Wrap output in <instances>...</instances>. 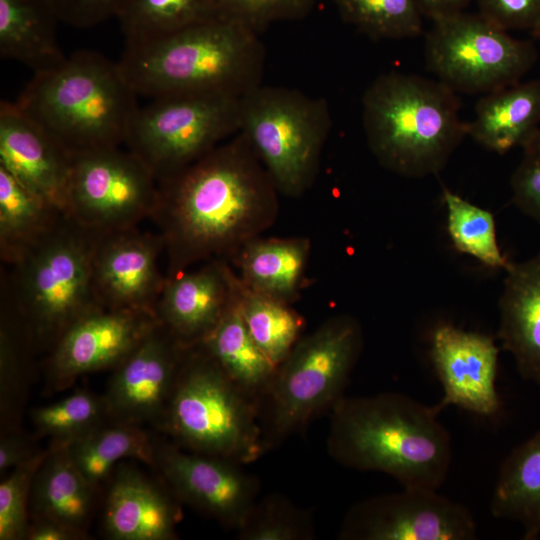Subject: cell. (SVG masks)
Here are the masks:
<instances>
[{
  "label": "cell",
  "instance_id": "cell-1",
  "mask_svg": "<svg viewBox=\"0 0 540 540\" xmlns=\"http://www.w3.org/2000/svg\"><path fill=\"white\" fill-rule=\"evenodd\" d=\"M278 194L239 132L160 181L152 217L168 256L167 277L202 260L233 256L274 222Z\"/></svg>",
  "mask_w": 540,
  "mask_h": 540
},
{
  "label": "cell",
  "instance_id": "cell-2",
  "mask_svg": "<svg viewBox=\"0 0 540 540\" xmlns=\"http://www.w3.org/2000/svg\"><path fill=\"white\" fill-rule=\"evenodd\" d=\"M440 412L397 392L343 395L330 409L328 453L344 467L387 474L403 488L438 490L452 460Z\"/></svg>",
  "mask_w": 540,
  "mask_h": 540
},
{
  "label": "cell",
  "instance_id": "cell-3",
  "mask_svg": "<svg viewBox=\"0 0 540 540\" xmlns=\"http://www.w3.org/2000/svg\"><path fill=\"white\" fill-rule=\"evenodd\" d=\"M260 35L216 16L163 37L125 45L120 68L138 96L187 93L242 96L262 84Z\"/></svg>",
  "mask_w": 540,
  "mask_h": 540
},
{
  "label": "cell",
  "instance_id": "cell-4",
  "mask_svg": "<svg viewBox=\"0 0 540 540\" xmlns=\"http://www.w3.org/2000/svg\"><path fill=\"white\" fill-rule=\"evenodd\" d=\"M456 92L439 80L389 72L362 98L368 147L385 169L408 178L437 174L467 136Z\"/></svg>",
  "mask_w": 540,
  "mask_h": 540
},
{
  "label": "cell",
  "instance_id": "cell-5",
  "mask_svg": "<svg viewBox=\"0 0 540 540\" xmlns=\"http://www.w3.org/2000/svg\"><path fill=\"white\" fill-rule=\"evenodd\" d=\"M137 97L119 62L82 50L35 72L15 102L72 154L125 143Z\"/></svg>",
  "mask_w": 540,
  "mask_h": 540
},
{
  "label": "cell",
  "instance_id": "cell-6",
  "mask_svg": "<svg viewBox=\"0 0 540 540\" xmlns=\"http://www.w3.org/2000/svg\"><path fill=\"white\" fill-rule=\"evenodd\" d=\"M162 424L189 451L238 464L267 450L259 397L234 383L198 345L185 351Z\"/></svg>",
  "mask_w": 540,
  "mask_h": 540
},
{
  "label": "cell",
  "instance_id": "cell-7",
  "mask_svg": "<svg viewBox=\"0 0 540 540\" xmlns=\"http://www.w3.org/2000/svg\"><path fill=\"white\" fill-rule=\"evenodd\" d=\"M363 346L359 322L331 317L300 338L259 397L266 449L300 431L343 396Z\"/></svg>",
  "mask_w": 540,
  "mask_h": 540
},
{
  "label": "cell",
  "instance_id": "cell-8",
  "mask_svg": "<svg viewBox=\"0 0 540 540\" xmlns=\"http://www.w3.org/2000/svg\"><path fill=\"white\" fill-rule=\"evenodd\" d=\"M98 233L64 216L13 265L11 295L33 344L53 347L76 320L103 307L93 282Z\"/></svg>",
  "mask_w": 540,
  "mask_h": 540
},
{
  "label": "cell",
  "instance_id": "cell-9",
  "mask_svg": "<svg viewBox=\"0 0 540 540\" xmlns=\"http://www.w3.org/2000/svg\"><path fill=\"white\" fill-rule=\"evenodd\" d=\"M331 128L325 98L264 84L240 97L239 133L288 197L302 195L315 181Z\"/></svg>",
  "mask_w": 540,
  "mask_h": 540
},
{
  "label": "cell",
  "instance_id": "cell-10",
  "mask_svg": "<svg viewBox=\"0 0 540 540\" xmlns=\"http://www.w3.org/2000/svg\"><path fill=\"white\" fill-rule=\"evenodd\" d=\"M240 97L187 93L153 98L137 109L125 144L160 182L239 132Z\"/></svg>",
  "mask_w": 540,
  "mask_h": 540
},
{
  "label": "cell",
  "instance_id": "cell-11",
  "mask_svg": "<svg viewBox=\"0 0 540 540\" xmlns=\"http://www.w3.org/2000/svg\"><path fill=\"white\" fill-rule=\"evenodd\" d=\"M433 23L426 64L456 93L487 94L517 83L537 59L531 42L512 37L479 13L463 11Z\"/></svg>",
  "mask_w": 540,
  "mask_h": 540
},
{
  "label": "cell",
  "instance_id": "cell-12",
  "mask_svg": "<svg viewBox=\"0 0 540 540\" xmlns=\"http://www.w3.org/2000/svg\"><path fill=\"white\" fill-rule=\"evenodd\" d=\"M70 155L67 217L99 233L135 228L152 217L159 182L132 151L114 146Z\"/></svg>",
  "mask_w": 540,
  "mask_h": 540
},
{
  "label": "cell",
  "instance_id": "cell-13",
  "mask_svg": "<svg viewBox=\"0 0 540 540\" xmlns=\"http://www.w3.org/2000/svg\"><path fill=\"white\" fill-rule=\"evenodd\" d=\"M342 540H473L477 526L463 505L425 488H403L353 505L339 531Z\"/></svg>",
  "mask_w": 540,
  "mask_h": 540
},
{
  "label": "cell",
  "instance_id": "cell-14",
  "mask_svg": "<svg viewBox=\"0 0 540 540\" xmlns=\"http://www.w3.org/2000/svg\"><path fill=\"white\" fill-rule=\"evenodd\" d=\"M161 323L153 312L99 307L70 325L52 347L51 386L62 389L81 375L118 366Z\"/></svg>",
  "mask_w": 540,
  "mask_h": 540
},
{
  "label": "cell",
  "instance_id": "cell-15",
  "mask_svg": "<svg viewBox=\"0 0 540 540\" xmlns=\"http://www.w3.org/2000/svg\"><path fill=\"white\" fill-rule=\"evenodd\" d=\"M240 465L168 444L155 449L154 466L175 497L235 530L257 501L259 491L257 480Z\"/></svg>",
  "mask_w": 540,
  "mask_h": 540
},
{
  "label": "cell",
  "instance_id": "cell-16",
  "mask_svg": "<svg viewBox=\"0 0 540 540\" xmlns=\"http://www.w3.org/2000/svg\"><path fill=\"white\" fill-rule=\"evenodd\" d=\"M187 348L157 325L114 368L103 395L110 421L162 422Z\"/></svg>",
  "mask_w": 540,
  "mask_h": 540
},
{
  "label": "cell",
  "instance_id": "cell-17",
  "mask_svg": "<svg viewBox=\"0 0 540 540\" xmlns=\"http://www.w3.org/2000/svg\"><path fill=\"white\" fill-rule=\"evenodd\" d=\"M165 250L160 234L136 227L98 233L93 256V282L103 307L155 312L166 282L159 269Z\"/></svg>",
  "mask_w": 540,
  "mask_h": 540
},
{
  "label": "cell",
  "instance_id": "cell-18",
  "mask_svg": "<svg viewBox=\"0 0 540 540\" xmlns=\"http://www.w3.org/2000/svg\"><path fill=\"white\" fill-rule=\"evenodd\" d=\"M429 353L443 389L436 404L440 410L454 405L482 417L499 412V348L493 337L440 324L431 334Z\"/></svg>",
  "mask_w": 540,
  "mask_h": 540
},
{
  "label": "cell",
  "instance_id": "cell-19",
  "mask_svg": "<svg viewBox=\"0 0 540 540\" xmlns=\"http://www.w3.org/2000/svg\"><path fill=\"white\" fill-rule=\"evenodd\" d=\"M70 153L16 102L0 103V166L67 216Z\"/></svg>",
  "mask_w": 540,
  "mask_h": 540
},
{
  "label": "cell",
  "instance_id": "cell-20",
  "mask_svg": "<svg viewBox=\"0 0 540 540\" xmlns=\"http://www.w3.org/2000/svg\"><path fill=\"white\" fill-rule=\"evenodd\" d=\"M235 273L221 258L192 272L166 277L155 312L185 347L198 344L217 324L233 292Z\"/></svg>",
  "mask_w": 540,
  "mask_h": 540
},
{
  "label": "cell",
  "instance_id": "cell-21",
  "mask_svg": "<svg viewBox=\"0 0 540 540\" xmlns=\"http://www.w3.org/2000/svg\"><path fill=\"white\" fill-rule=\"evenodd\" d=\"M180 509L154 481L137 469L120 466L112 474L103 509V530L113 540L176 538Z\"/></svg>",
  "mask_w": 540,
  "mask_h": 540
},
{
  "label": "cell",
  "instance_id": "cell-22",
  "mask_svg": "<svg viewBox=\"0 0 540 540\" xmlns=\"http://www.w3.org/2000/svg\"><path fill=\"white\" fill-rule=\"evenodd\" d=\"M505 273L497 338L520 376L540 385V252Z\"/></svg>",
  "mask_w": 540,
  "mask_h": 540
},
{
  "label": "cell",
  "instance_id": "cell-23",
  "mask_svg": "<svg viewBox=\"0 0 540 540\" xmlns=\"http://www.w3.org/2000/svg\"><path fill=\"white\" fill-rule=\"evenodd\" d=\"M539 128L540 80L519 81L479 99L467 136L502 155L523 148Z\"/></svg>",
  "mask_w": 540,
  "mask_h": 540
},
{
  "label": "cell",
  "instance_id": "cell-24",
  "mask_svg": "<svg viewBox=\"0 0 540 540\" xmlns=\"http://www.w3.org/2000/svg\"><path fill=\"white\" fill-rule=\"evenodd\" d=\"M97 491L76 467L67 446L52 445L33 481V518L54 520L87 534Z\"/></svg>",
  "mask_w": 540,
  "mask_h": 540
},
{
  "label": "cell",
  "instance_id": "cell-25",
  "mask_svg": "<svg viewBox=\"0 0 540 540\" xmlns=\"http://www.w3.org/2000/svg\"><path fill=\"white\" fill-rule=\"evenodd\" d=\"M310 241L305 237H255L232 256L248 289L291 304L299 294Z\"/></svg>",
  "mask_w": 540,
  "mask_h": 540
},
{
  "label": "cell",
  "instance_id": "cell-26",
  "mask_svg": "<svg viewBox=\"0 0 540 540\" xmlns=\"http://www.w3.org/2000/svg\"><path fill=\"white\" fill-rule=\"evenodd\" d=\"M49 0H0V56L39 72L65 59Z\"/></svg>",
  "mask_w": 540,
  "mask_h": 540
},
{
  "label": "cell",
  "instance_id": "cell-27",
  "mask_svg": "<svg viewBox=\"0 0 540 540\" xmlns=\"http://www.w3.org/2000/svg\"><path fill=\"white\" fill-rule=\"evenodd\" d=\"M235 276L232 297L224 313L214 328L196 345L234 383L260 397L271 381L276 366L264 355L247 328L235 293Z\"/></svg>",
  "mask_w": 540,
  "mask_h": 540
},
{
  "label": "cell",
  "instance_id": "cell-28",
  "mask_svg": "<svg viewBox=\"0 0 540 540\" xmlns=\"http://www.w3.org/2000/svg\"><path fill=\"white\" fill-rule=\"evenodd\" d=\"M491 513L518 523L523 539L540 534V430L504 459L493 489Z\"/></svg>",
  "mask_w": 540,
  "mask_h": 540
},
{
  "label": "cell",
  "instance_id": "cell-29",
  "mask_svg": "<svg viewBox=\"0 0 540 540\" xmlns=\"http://www.w3.org/2000/svg\"><path fill=\"white\" fill-rule=\"evenodd\" d=\"M66 446L76 467L97 490L122 459L132 458L155 465L156 444L136 424L108 422Z\"/></svg>",
  "mask_w": 540,
  "mask_h": 540
},
{
  "label": "cell",
  "instance_id": "cell-30",
  "mask_svg": "<svg viewBox=\"0 0 540 540\" xmlns=\"http://www.w3.org/2000/svg\"><path fill=\"white\" fill-rule=\"evenodd\" d=\"M0 166V254L14 265L64 217Z\"/></svg>",
  "mask_w": 540,
  "mask_h": 540
},
{
  "label": "cell",
  "instance_id": "cell-31",
  "mask_svg": "<svg viewBox=\"0 0 540 540\" xmlns=\"http://www.w3.org/2000/svg\"><path fill=\"white\" fill-rule=\"evenodd\" d=\"M238 304L255 343L277 367L301 338L304 320L288 303L248 289L234 280Z\"/></svg>",
  "mask_w": 540,
  "mask_h": 540
},
{
  "label": "cell",
  "instance_id": "cell-32",
  "mask_svg": "<svg viewBox=\"0 0 540 540\" xmlns=\"http://www.w3.org/2000/svg\"><path fill=\"white\" fill-rule=\"evenodd\" d=\"M216 16V0H124L116 18L125 45H133L163 37Z\"/></svg>",
  "mask_w": 540,
  "mask_h": 540
},
{
  "label": "cell",
  "instance_id": "cell-33",
  "mask_svg": "<svg viewBox=\"0 0 540 540\" xmlns=\"http://www.w3.org/2000/svg\"><path fill=\"white\" fill-rule=\"evenodd\" d=\"M30 333L14 302L1 312L0 327V410L2 434L18 431L29 380Z\"/></svg>",
  "mask_w": 540,
  "mask_h": 540
},
{
  "label": "cell",
  "instance_id": "cell-34",
  "mask_svg": "<svg viewBox=\"0 0 540 540\" xmlns=\"http://www.w3.org/2000/svg\"><path fill=\"white\" fill-rule=\"evenodd\" d=\"M443 200L447 231L454 248L489 268L506 271L512 262L498 244L494 215L448 188H443Z\"/></svg>",
  "mask_w": 540,
  "mask_h": 540
},
{
  "label": "cell",
  "instance_id": "cell-35",
  "mask_svg": "<svg viewBox=\"0 0 540 540\" xmlns=\"http://www.w3.org/2000/svg\"><path fill=\"white\" fill-rule=\"evenodd\" d=\"M341 19L373 40H398L422 32L420 0H333Z\"/></svg>",
  "mask_w": 540,
  "mask_h": 540
},
{
  "label": "cell",
  "instance_id": "cell-36",
  "mask_svg": "<svg viewBox=\"0 0 540 540\" xmlns=\"http://www.w3.org/2000/svg\"><path fill=\"white\" fill-rule=\"evenodd\" d=\"M31 419L40 435L52 438V445H67L111 422L103 396L84 389L33 409Z\"/></svg>",
  "mask_w": 540,
  "mask_h": 540
},
{
  "label": "cell",
  "instance_id": "cell-37",
  "mask_svg": "<svg viewBox=\"0 0 540 540\" xmlns=\"http://www.w3.org/2000/svg\"><path fill=\"white\" fill-rule=\"evenodd\" d=\"M236 531L242 540H311L315 536L310 514L280 495L257 499Z\"/></svg>",
  "mask_w": 540,
  "mask_h": 540
},
{
  "label": "cell",
  "instance_id": "cell-38",
  "mask_svg": "<svg viewBox=\"0 0 540 540\" xmlns=\"http://www.w3.org/2000/svg\"><path fill=\"white\" fill-rule=\"evenodd\" d=\"M49 449L12 469L0 483V540L25 539L29 526L28 502L35 475Z\"/></svg>",
  "mask_w": 540,
  "mask_h": 540
},
{
  "label": "cell",
  "instance_id": "cell-39",
  "mask_svg": "<svg viewBox=\"0 0 540 540\" xmlns=\"http://www.w3.org/2000/svg\"><path fill=\"white\" fill-rule=\"evenodd\" d=\"M218 16L238 22L259 35L270 25L306 18L315 0H216Z\"/></svg>",
  "mask_w": 540,
  "mask_h": 540
},
{
  "label": "cell",
  "instance_id": "cell-40",
  "mask_svg": "<svg viewBox=\"0 0 540 540\" xmlns=\"http://www.w3.org/2000/svg\"><path fill=\"white\" fill-rule=\"evenodd\" d=\"M479 14L497 27L509 31L540 33V0H475Z\"/></svg>",
  "mask_w": 540,
  "mask_h": 540
},
{
  "label": "cell",
  "instance_id": "cell-41",
  "mask_svg": "<svg viewBox=\"0 0 540 540\" xmlns=\"http://www.w3.org/2000/svg\"><path fill=\"white\" fill-rule=\"evenodd\" d=\"M510 185L514 205L540 223V155L524 154L511 176Z\"/></svg>",
  "mask_w": 540,
  "mask_h": 540
},
{
  "label": "cell",
  "instance_id": "cell-42",
  "mask_svg": "<svg viewBox=\"0 0 540 540\" xmlns=\"http://www.w3.org/2000/svg\"><path fill=\"white\" fill-rule=\"evenodd\" d=\"M60 22L91 28L117 16L124 0H49Z\"/></svg>",
  "mask_w": 540,
  "mask_h": 540
},
{
  "label": "cell",
  "instance_id": "cell-43",
  "mask_svg": "<svg viewBox=\"0 0 540 540\" xmlns=\"http://www.w3.org/2000/svg\"><path fill=\"white\" fill-rule=\"evenodd\" d=\"M40 451L33 448L28 438L13 431L2 434L0 441V474L26 463Z\"/></svg>",
  "mask_w": 540,
  "mask_h": 540
},
{
  "label": "cell",
  "instance_id": "cell-44",
  "mask_svg": "<svg viewBox=\"0 0 540 540\" xmlns=\"http://www.w3.org/2000/svg\"><path fill=\"white\" fill-rule=\"evenodd\" d=\"M86 536V533L54 520L33 519V522L28 526L25 539L79 540L84 539Z\"/></svg>",
  "mask_w": 540,
  "mask_h": 540
},
{
  "label": "cell",
  "instance_id": "cell-45",
  "mask_svg": "<svg viewBox=\"0 0 540 540\" xmlns=\"http://www.w3.org/2000/svg\"><path fill=\"white\" fill-rule=\"evenodd\" d=\"M473 0H420L425 17L432 21L465 11Z\"/></svg>",
  "mask_w": 540,
  "mask_h": 540
},
{
  "label": "cell",
  "instance_id": "cell-46",
  "mask_svg": "<svg viewBox=\"0 0 540 540\" xmlns=\"http://www.w3.org/2000/svg\"><path fill=\"white\" fill-rule=\"evenodd\" d=\"M523 153L527 155H540V128L523 146Z\"/></svg>",
  "mask_w": 540,
  "mask_h": 540
},
{
  "label": "cell",
  "instance_id": "cell-47",
  "mask_svg": "<svg viewBox=\"0 0 540 540\" xmlns=\"http://www.w3.org/2000/svg\"><path fill=\"white\" fill-rule=\"evenodd\" d=\"M537 38H540V33L538 34Z\"/></svg>",
  "mask_w": 540,
  "mask_h": 540
}]
</instances>
